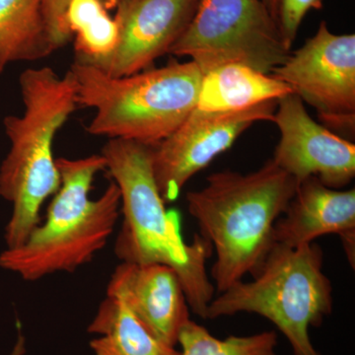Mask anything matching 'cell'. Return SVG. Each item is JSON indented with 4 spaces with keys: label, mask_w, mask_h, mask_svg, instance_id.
I'll return each mask as SVG.
<instances>
[{
    "label": "cell",
    "mask_w": 355,
    "mask_h": 355,
    "mask_svg": "<svg viewBox=\"0 0 355 355\" xmlns=\"http://www.w3.org/2000/svg\"><path fill=\"white\" fill-rule=\"evenodd\" d=\"M272 121L280 132L272 161L298 184L315 177L340 190L354 180V144L313 120L297 95L277 101Z\"/></svg>",
    "instance_id": "obj_11"
},
{
    "label": "cell",
    "mask_w": 355,
    "mask_h": 355,
    "mask_svg": "<svg viewBox=\"0 0 355 355\" xmlns=\"http://www.w3.org/2000/svg\"><path fill=\"white\" fill-rule=\"evenodd\" d=\"M178 345L180 355H277L275 331L218 338L191 320L180 331Z\"/></svg>",
    "instance_id": "obj_18"
},
{
    "label": "cell",
    "mask_w": 355,
    "mask_h": 355,
    "mask_svg": "<svg viewBox=\"0 0 355 355\" xmlns=\"http://www.w3.org/2000/svg\"><path fill=\"white\" fill-rule=\"evenodd\" d=\"M323 263V251L314 242L297 248L273 244L253 280H240L212 299L207 319L260 315L286 336L293 355H322L309 329L321 326L333 311V286Z\"/></svg>",
    "instance_id": "obj_6"
},
{
    "label": "cell",
    "mask_w": 355,
    "mask_h": 355,
    "mask_svg": "<svg viewBox=\"0 0 355 355\" xmlns=\"http://www.w3.org/2000/svg\"><path fill=\"white\" fill-rule=\"evenodd\" d=\"M19 85L24 111L3 121L10 150L0 165V197L13 207L4 231L6 249L28 239L41 222L44 202L60 189L53 140L78 107L69 70L60 76L49 67L28 69L21 74Z\"/></svg>",
    "instance_id": "obj_3"
},
{
    "label": "cell",
    "mask_w": 355,
    "mask_h": 355,
    "mask_svg": "<svg viewBox=\"0 0 355 355\" xmlns=\"http://www.w3.org/2000/svg\"><path fill=\"white\" fill-rule=\"evenodd\" d=\"M327 234L340 236L354 268L355 190H336L310 177L298 184L286 212L275 222L273 244L297 248Z\"/></svg>",
    "instance_id": "obj_13"
},
{
    "label": "cell",
    "mask_w": 355,
    "mask_h": 355,
    "mask_svg": "<svg viewBox=\"0 0 355 355\" xmlns=\"http://www.w3.org/2000/svg\"><path fill=\"white\" fill-rule=\"evenodd\" d=\"M292 93L286 83L272 74L244 64H225L203 74L197 108L207 112L240 111L261 103L279 101Z\"/></svg>",
    "instance_id": "obj_14"
},
{
    "label": "cell",
    "mask_w": 355,
    "mask_h": 355,
    "mask_svg": "<svg viewBox=\"0 0 355 355\" xmlns=\"http://www.w3.org/2000/svg\"><path fill=\"white\" fill-rule=\"evenodd\" d=\"M153 146L132 140L110 139L101 155L121 193L123 224L114 253L121 263H162L171 266L183 286L189 307L207 319L216 286L207 261L211 244L200 234L184 241L176 214L166 209L153 168Z\"/></svg>",
    "instance_id": "obj_1"
},
{
    "label": "cell",
    "mask_w": 355,
    "mask_h": 355,
    "mask_svg": "<svg viewBox=\"0 0 355 355\" xmlns=\"http://www.w3.org/2000/svg\"><path fill=\"white\" fill-rule=\"evenodd\" d=\"M55 51L44 0H0V73L14 62L41 60Z\"/></svg>",
    "instance_id": "obj_16"
},
{
    "label": "cell",
    "mask_w": 355,
    "mask_h": 355,
    "mask_svg": "<svg viewBox=\"0 0 355 355\" xmlns=\"http://www.w3.org/2000/svg\"><path fill=\"white\" fill-rule=\"evenodd\" d=\"M70 34H76V60L103 57L118 42V26L100 0H70L65 13Z\"/></svg>",
    "instance_id": "obj_17"
},
{
    "label": "cell",
    "mask_w": 355,
    "mask_h": 355,
    "mask_svg": "<svg viewBox=\"0 0 355 355\" xmlns=\"http://www.w3.org/2000/svg\"><path fill=\"white\" fill-rule=\"evenodd\" d=\"M107 296L121 301L156 338L176 347L190 319V307L177 272L162 263H121L114 270Z\"/></svg>",
    "instance_id": "obj_12"
},
{
    "label": "cell",
    "mask_w": 355,
    "mask_h": 355,
    "mask_svg": "<svg viewBox=\"0 0 355 355\" xmlns=\"http://www.w3.org/2000/svg\"><path fill=\"white\" fill-rule=\"evenodd\" d=\"M265 4L268 10L272 14L273 19L277 22V9H279V0H261Z\"/></svg>",
    "instance_id": "obj_22"
},
{
    "label": "cell",
    "mask_w": 355,
    "mask_h": 355,
    "mask_svg": "<svg viewBox=\"0 0 355 355\" xmlns=\"http://www.w3.org/2000/svg\"><path fill=\"white\" fill-rule=\"evenodd\" d=\"M60 186L44 223L21 246L0 254V268L27 282L57 272H73L95 258L113 234L121 214V193L112 182L91 200L93 182L106 169L102 155L57 159Z\"/></svg>",
    "instance_id": "obj_4"
},
{
    "label": "cell",
    "mask_w": 355,
    "mask_h": 355,
    "mask_svg": "<svg viewBox=\"0 0 355 355\" xmlns=\"http://www.w3.org/2000/svg\"><path fill=\"white\" fill-rule=\"evenodd\" d=\"M88 333L99 336L90 342L95 355H180L147 330L121 301L109 296L98 308Z\"/></svg>",
    "instance_id": "obj_15"
},
{
    "label": "cell",
    "mask_w": 355,
    "mask_h": 355,
    "mask_svg": "<svg viewBox=\"0 0 355 355\" xmlns=\"http://www.w3.org/2000/svg\"><path fill=\"white\" fill-rule=\"evenodd\" d=\"M323 0H279L277 25L289 48L295 41L299 26L311 9H321Z\"/></svg>",
    "instance_id": "obj_19"
},
{
    "label": "cell",
    "mask_w": 355,
    "mask_h": 355,
    "mask_svg": "<svg viewBox=\"0 0 355 355\" xmlns=\"http://www.w3.org/2000/svg\"><path fill=\"white\" fill-rule=\"evenodd\" d=\"M120 1L121 0H100V2H101L107 10L116 8Z\"/></svg>",
    "instance_id": "obj_23"
},
{
    "label": "cell",
    "mask_w": 355,
    "mask_h": 355,
    "mask_svg": "<svg viewBox=\"0 0 355 355\" xmlns=\"http://www.w3.org/2000/svg\"><path fill=\"white\" fill-rule=\"evenodd\" d=\"M297 187L270 159L246 175L214 173L202 189L188 193L189 212L216 252L210 275L218 293L260 270L273 245L275 222Z\"/></svg>",
    "instance_id": "obj_2"
},
{
    "label": "cell",
    "mask_w": 355,
    "mask_h": 355,
    "mask_svg": "<svg viewBox=\"0 0 355 355\" xmlns=\"http://www.w3.org/2000/svg\"><path fill=\"white\" fill-rule=\"evenodd\" d=\"M277 101L240 111L207 112L196 108L169 137L153 146V168L161 197L174 202L184 184L257 121H273Z\"/></svg>",
    "instance_id": "obj_9"
},
{
    "label": "cell",
    "mask_w": 355,
    "mask_h": 355,
    "mask_svg": "<svg viewBox=\"0 0 355 355\" xmlns=\"http://www.w3.org/2000/svg\"><path fill=\"white\" fill-rule=\"evenodd\" d=\"M26 354V340L22 333L19 330L18 333L17 340L14 345L12 352L9 355H24Z\"/></svg>",
    "instance_id": "obj_21"
},
{
    "label": "cell",
    "mask_w": 355,
    "mask_h": 355,
    "mask_svg": "<svg viewBox=\"0 0 355 355\" xmlns=\"http://www.w3.org/2000/svg\"><path fill=\"white\" fill-rule=\"evenodd\" d=\"M169 53L191 58L202 74L230 64L270 74L291 51L261 0H198Z\"/></svg>",
    "instance_id": "obj_7"
},
{
    "label": "cell",
    "mask_w": 355,
    "mask_h": 355,
    "mask_svg": "<svg viewBox=\"0 0 355 355\" xmlns=\"http://www.w3.org/2000/svg\"><path fill=\"white\" fill-rule=\"evenodd\" d=\"M270 74L316 110L326 128L354 137V34H334L323 21L316 35Z\"/></svg>",
    "instance_id": "obj_8"
},
{
    "label": "cell",
    "mask_w": 355,
    "mask_h": 355,
    "mask_svg": "<svg viewBox=\"0 0 355 355\" xmlns=\"http://www.w3.org/2000/svg\"><path fill=\"white\" fill-rule=\"evenodd\" d=\"M198 0H121L116 6L118 42L103 57L76 62L107 76L123 77L144 71L169 53L197 10Z\"/></svg>",
    "instance_id": "obj_10"
},
{
    "label": "cell",
    "mask_w": 355,
    "mask_h": 355,
    "mask_svg": "<svg viewBox=\"0 0 355 355\" xmlns=\"http://www.w3.org/2000/svg\"><path fill=\"white\" fill-rule=\"evenodd\" d=\"M69 71L77 104L95 111L87 128L90 135L147 146L169 137L197 108L203 76L191 60L123 77L74 60Z\"/></svg>",
    "instance_id": "obj_5"
},
{
    "label": "cell",
    "mask_w": 355,
    "mask_h": 355,
    "mask_svg": "<svg viewBox=\"0 0 355 355\" xmlns=\"http://www.w3.org/2000/svg\"><path fill=\"white\" fill-rule=\"evenodd\" d=\"M69 1L70 0H44V19L49 37L55 51L64 46L72 37L65 22V13Z\"/></svg>",
    "instance_id": "obj_20"
}]
</instances>
